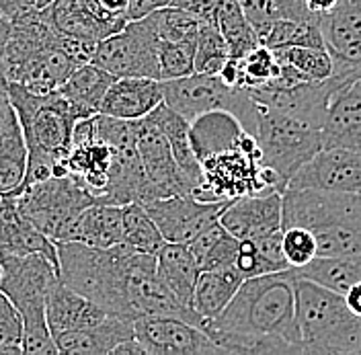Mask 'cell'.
<instances>
[{
	"label": "cell",
	"instance_id": "cell-50",
	"mask_svg": "<svg viewBox=\"0 0 361 355\" xmlns=\"http://www.w3.org/2000/svg\"><path fill=\"white\" fill-rule=\"evenodd\" d=\"M111 354L115 355H146L144 354V347L140 345V341L132 337V339H128V341H123V343H119L115 349H113Z\"/></svg>",
	"mask_w": 361,
	"mask_h": 355
},
{
	"label": "cell",
	"instance_id": "cell-29",
	"mask_svg": "<svg viewBox=\"0 0 361 355\" xmlns=\"http://www.w3.org/2000/svg\"><path fill=\"white\" fill-rule=\"evenodd\" d=\"M27 173V144L15 109L0 128V198L21 193Z\"/></svg>",
	"mask_w": 361,
	"mask_h": 355
},
{
	"label": "cell",
	"instance_id": "cell-43",
	"mask_svg": "<svg viewBox=\"0 0 361 355\" xmlns=\"http://www.w3.org/2000/svg\"><path fill=\"white\" fill-rule=\"evenodd\" d=\"M281 234L283 230H275L269 234H263V236H257V239H250L255 243V248L259 251V255L263 257L265 265L273 271H283V269H290V263L283 255V248H281Z\"/></svg>",
	"mask_w": 361,
	"mask_h": 355
},
{
	"label": "cell",
	"instance_id": "cell-4",
	"mask_svg": "<svg viewBox=\"0 0 361 355\" xmlns=\"http://www.w3.org/2000/svg\"><path fill=\"white\" fill-rule=\"evenodd\" d=\"M60 279L58 267L37 253H0V291L21 314L23 354H58L45 320V302Z\"/></svg>",
	"mask_w": 361,
	"mask_h": 355
},
{
	"label": "cell",
	"instance_id": "cell-16",
	"mask_svg": "<svg viewBox=\"0 0 361 355\" xmlns=\"http://www.w3.org/2000/svg\"><path fill=\"white\" fill-rule=\"evenodd\" d=\"M288 187L333 193H361V152L347 148H320L295 171Z\"/></svg>",
	"mask_w": 361,
	"mask_h": 355
},
{
	"label": "cell",
	"instance_id": "cell-46",
	"mask_svg": "<svg viewBox=\"0 0 361 355\" xmlns=\"http://www.w3.org/2000/svg\"><path fill=\"white\" fill-rule=\"evenodd\" d=\"M171 2L173 0H130V4H128V21L142 19V17L150 15L157 8L169 6Z\"/></svg>",
	"mask_w": 361,
	"mask_h": 355
},
{
	"label": "cell",
	"instance_id": "cell-24",
	"mask_svg": "<svg viewBox=\"0 0 361 355\" xmlns=\"http://www.w3.org/2000/svg\"><path fill=\"white\" fill-rule=\"evenodd\" d=\"M107 316V312L97 306L87 296L78 294L76 289L68 288L62 279H58L45 302V320L49 327L51 337L64 331L87 329L97 323H101Z\"/></svg>",
	"mask_w": 361,
	"mask_h": 355
},
{
	"label": "cell",
	"instance_id": "cell-49",
	"mask_svg": "<svg viewBox=\"0 0 361 355\" xmlns=\"http://www.w3.org/2000/svg\"><path fill=\"white\" fill-rule=\"evenodd\" d=\"M343 298H345V304H347V308L353 312V314L361 316V282L353 284L351 288L343 294Z\"/></svg>",
	"mask_w": 361,
	"mask_h": 355
},
{
	"label": "cell",
	"instance_id": "cell-9",
	"mask_svg": "<svg viewBox=\"0 0 361 355\" xmlns=\"http://www.w3.org/2000/svg\"><path fill=\"white\" fill-rule=\"evenodd\" d=\"M157 45L158 37L154 29L146 17H142L128 21L119 31L101 40L90 56V62L111 72L115 78L146 76L160 80Z\"/></svg>",
	"mask_w": 361,
	"mask_h": 355
},
{
	"label": "cell",
	"instance_id": "cell-30",
	"mask_svg": "<svg viewBox=\"0 0 361 355\" xmlns=\"http://www.w3.org/2000/svg\"><path fill=\"white\" fill-rule=\"evenodd\" d=\"M243 275L236 267H222V269H207L200 271L195 288H193V311L203 320L216 318L224 311L226 304L232 300L236 289L243 284Z\"/></svg>",
	"mask_w": 361,
	"mask_h": 355
},
{
	"label": "cell",
	"instance_id": "cell-53",
	"mask_svg": "<svg viewBox=\"0 0 361 355\" xmlns=\"http://www.w3.org/2000/svg\"><path fill=\"white\" fill-rule=\"evenodd\" d=\"M8 33H11V21L0 15V47L8 40Z\"/></svg>",
	"mask_w": 361,
	"mask_h": 355
},
{
	"label": "cell",
	"instance_id": "cell-23",
	"mask_svg": "<svg viewBox=\"0 0 361 355\" xmlns=\"http://www.w3.org/2000/svg\"><path fill=\"white\" fill-rule=\"evenodd\" d=\"M134 337V320L107 314L101 323L54 335V343L58 347V354L68 355H105Z\"/></svg>",
	"mask_w": 361,
	"mask_h": 355
},
{
	"label": "cell",
	"instance_id": "cell-19",
	"mask_svg": "<svg viewBox=\"0 0 361 355\" xmlns=\"http://www.w3.org/2000/svg\"><path fill=\"white\" fill-rule=\"evenodd\" d=\"M45 11L60 33L94 44L113 35L128 23L105 13L94 0H54L45 6Z\"/></svg>",
	"mask_w": 361,
	"mask_h": 355
},
{
	"label": "cell",
	"instance_id": "cell-25",
	"mask_svg": "<svg viewBox=\"0 0 361 355\" xmlns=\"http://www.w3.org/2000/svg\"><path fill=\"white\" fill-rule=\"evenodd\" d=\"M0 253H37L58 267V246L21 214L15 198H0Z\"/></svg>",
	"mask_w": 361,
	"mask_h": 355
},
{
	"label": "cell",
	"instance_id": "cell-11",
	"mask_svg": "<svg viewBox=\"0 0 361 355\" xmlns=\"http://www.w3.org/2000/svg\"><path fill=\"white\" fill-rule=\"evenodd\" d=\"M134 142L144 175L150 185L152 200L179 195V193H193L195 183L179 169L171 144L164 133L157 128V124L148 117L132 121ZM150 200V201H152Z\"/></svg>",
	"mask_w": 361,
	"mask_h": 355
},
{
	"label": "cell",
	"instance_id": "cell-6",
	"mask_svg": "<svg viewBox=\"0 0 361 355\" xmlns=\"http://www.w3.org/2000/svg\"><path fill=\"white\" fill-rule=\"evenodd\" d=\"M200 167L202 179L193 189V198L197 200L230 201L240 195L267 193L259 179L261 150L250 133L245 136L236 148L203 158Z\"/></svg>",
	"mask_w": 361,
	"mask_h": 355
},
{
	"label": "cell",
	"instance_id": "cell-12",
	"mask_svg": "<svg viewBox=\"0 0 361 355\" xmlns=\"http://www.w3.org/2000/svg\"><path fill=\"white\" fill-rule=\"evenodd\" d=\"M316 19L333 60V76L353 85L361 76V0H338Z\"/></svg>",
	"mask_w": 361,
	"mask_h": 355
},
{
	"label": "cell",
	"instance_id": "cell-28",
	"mask_svg": "<svg viewBox=\"0 0 361 355\" xmlns=\"http://www.w3.org/2000/svg\"><path fill=\"white\" fill-rule=\"evenodd\" d=\"M113 80L115 76L111 72L99 68L92 62H87L72 70V74L56 90L66 99L68 105L76 112V115L85 119L99 113L101 101Z\"/></svg>",
	"mask_w": 361,
	"mask_h": 355
},
{
	"label": "cell",
	"instance_id": "cell-48",
	"mask_svg": "<svg viewBox=\"0 0 361 355\" xmlns=\"http://www.w3.org/2000/svg\"><path fill=\"white\" fill-rule=\"evenodd\" d=\"M29 6H33V0H0V15L11 21L15 15H19Z\"/></svg>",
	"mask_w": 361,
	"mask_h": 355
},
{
	"label": "cell",
	"instance_id": "cell-37",
	"mask_svg": "<svg viewBox=\"0 0 361 355\" xmlns=\"http://www.w3.org/2000/svg\"><path fill=\"white\" fill-rule=\"evenodd\" d=\"M271 52L275 54L277 62L290 64L310 80H326L333 74V60L324 47L283 45Z\"/></svg>",
	"mask_w": 361,
	"mask_h": 355
},
{
	"label": "cell",
	"instance_id": "cell-8",
	"mask_svg": "<svg viewBox=\"0 0 361 355\" xmlns=\"http://www.w3.org/2000/svg\"><path fill=\"white\" fill-rule=\"evenodd\" d=\"M21 214L56 243L58 234L97 198L66 175H54L13 195Z\"/></svg>",
	"mask_w": 361,
	"mask_h": 355
},
{
	"label": "cell",
	"instance_id": "cell-2",
	"mask_svg": "<svg viewBox=\"0 0 361 355\" xmlns=\"http://www.w3.org/2000/svg\"><path fill=\"white\" fill-rule=\"evenodd\" d=\"M205 333L224 354H302L292 267L243 279Z\"/></svg>",
	"mask_w": 361,
	"mask_h": 355
},
{
	"label": "cell",
	"instance_id": "cell-20",
	"mask_svg": "<svg viewBox=\"0 0 361 355\" xmlns=\"http://www.w3.org/2000/svg\"><path fill=\"white\" fill-rule=\"evenodd\" d=\"M162 103V85L146 76H117L107 89L99 113L134 121L146 117Z\"/></svg>",
	"mask_w": 361,
	"mask_h": 355
},
{
	"label": "cell",
	"instance_id": "cell-14",
	"mask_svg": "<svg viewBox=\"0 0 361 355\" xmlns=\"http://www.w3.org/2000/svg\"><path fill=\"white\" fill-rule=\"evenodd\" d=\"M134 337L146 355L224 354L205 331L179 316L150 314L134 320Z\"/></svg>",
	"mask_w": 361,
	"mask_h": 355
},
{
	"label": "cell",
	"instance_id": "cell-27",
	"mask_svg": "<svg viewBox=\"0 0 361 355\" xmlns=\"http://www.w3.org/2000/svg\"><path fill=\"white\" fill-rule=\"evenodd\" d=\"M157 275L183 306L193 311V288L200 267L187 244L162 243L157 253Z\"/></svg>",
	"mask_w": 361,
	"mask_h": 355
},
{
	"label": "cell",
	"instance_id": "cell-21",
	"mask_svg": "<svg viewBox=\"0 0 361 355\" xmlns=\"http://www.w3.org/2000/svg\"><path fill=\"white\" fill-rule=\"evenodd\" d=\"M85 243L99 248H109L123 243L121 205L94 201L82 210L66 228L58 234L56 243Z\"/></svg>",
	"mask_w": 361,
	"mask_h": 355
},
{
	"label": "cell",
	"instance_id": "cell-17",
	"mask_svg": "<svg viewBox=\"0 0 361 355\" xmlns=\"http://www.w3.org/2000/svg\"><path fill=\"white\" fill-rule=\"evenodd\" d=\"M111 148L94 132V115L78 119L72 130L70 150L64 158V175L99 198L109 181Z\"/></svg>",
	"mask_w": 361,
	"mask_h": 355
},
{
	"label": "cell",
	"instance_id": "cell-42",
	"mask_svg": "<svg viewBox=\"0 0 361 355\" xmlns=\"http://www.w3.org/2000/svg\"><path fill=\"white\" fill-rule=\"evenodd\" d=\"M23 323L15 304L0 291V355H19Z\"/></svg>",
	"mask_w": 361,
	"mask_h": 355
},
{
	"label": "cell",
	"instance_id": "cell-10",
	"mask_svg": "<svg viewBox=\"0 0 361 355\" xmlns=\"http://www.w3.org/2000/svg\"><path fill=\"white\" fill-rule=\"evenodd\" d=\"M347 87L351 85L343 83L341 78L331 74L326 80H304L293 87L261 85V87L248 89V92L259 107L288 115L320 130L333 95Z\"/></svg>",
	"mask_w": 361,
	"mask_h": 355
},
{
	"label": "cell",
	"instance_id": "cell-35",
	"mask_svg": "<svg viewBox=\"0 0 361 355\" xmlns=\"http://www.w3.org/2000/svg\"><path fill=\"white\" fill-rule=\"evenodd\" d=\"M121 222H123V244L132 246L140 253L157 255L164 239L142 203L121 205Z\"/></svg>",
	"mask_w": 361,
	"mask_h": 355
},
{
	"label": "cell",
	"instance_id": "cell-32",
	"mask_svg": "<svg viewBox=\"0 0 361 355\" xmlns=\"http://www.w3.org/2000/svg\"><path fill=\"white\" fill-rule=\"evenodd\" d=\"M293 273L295 277L312 279L324 288L345 294L353 284L361 282V255L314 257L310 263L293 269Z\"/></svg>",
	"mask_w": 361,
	"mask_h": 355
},
{
	"label": "cell",
	"instance_id": "cell-52",
	"mask_svg": "<svg viewBox=\"0 0 361 355\" xmlns=\"http://www.w3.org/2000/svg\"><path fill=\"white\" fill-rule=\"evenodd\" d=\"M11 109H13V105H11V101H8L6 85H4V78L0 76V128H2V124H4V119H6V115L11 113Z\"/></svg>",
	"mask_w": 361,
	"mask_h": 355
},
{
	"label": "cell",
	"instance_id": "cell-5",
	"mask_svg": "<svg viewBox=\"0 0 361 355\" xmlns=\"http://www.w3.org/2000/svg\"><path fill=\"white\" fill-rule=\"evenodd\" d=\"M162 101L180 113L185 119H193L205 112L232 113L245 132L257 133L259 126V105L250 97L248 89H232L220 80L218 74H200L191 72L187 76L160 80Z\"/></svg>",
	"mask_w": 361,
	"mask_h": 355
},
{
	"label": "cell",
	"instance_id": "cell-33",
	"mask_svg": "<svg viewBox=\"0 0 361 355\" xmlns=\"http://www.w3.org/2000/svg\"><path fill=\"white\" fill-rule=\"evenodd\" d=\"M187 246L191 255L195 257L200 271L222 269V267H234V259L238 253V239L232 236L224 226L216 220L207 228H203L197 236H193Z\"/></svg>",
	"mask_w": 361,
	"mask_h": 355
},
{
	"label": "cell",
	"instance_id": "cell-15",
	"mask_svg": "<svg viewBox=\"0 0 361 355\" xmlns=\"http://www.w3.org/2000/svg\"><path fill=\"white\" fill-rule=\"evenodd\" d=\"M228 201H202L193 193H179L144 203L166 243L187 244L203 228L216 222Z\"/></svg>",
	"mask_w": 361,
	"mask_h": 355
},
{
	"label": "cell",
	"instance_id": "cell-22",
	"mask_svg": "<svg viewBox=\"0 0 361 355\" xmlns=\"http://www.w3.org/2000/svg\"><path fill=\"white\" fill-rule=\"evenodd\" d=\"M320 146L361 152V95L353 87L333 95L320 126Z\"/></svg>",
	"mask_w": 361,
	"mask_h": 355
},
{
	"label": "cell",
	"instance_id": "cell-18",
	"mask_svg": "<svg viewBox=\"0 0 361 355\" xmlns=\"http://www.w3.org/2000/svg\"><path fill=\"white\" fill-rule=\"evenodd\" d=\"M218 222L238 241L257 239L281 228V193H252L230 200Z\"/></svg>",
	"mask_w": 361,
	"mask_h": 355
},
{
	"label": "cell",
	"instance_id": "cell-7",
	"mask_svg": "<svg viewBox=\"0 0 361 355\" xmlns=\"http://www.w3.org/2000/svg\"><path fill=\"white\" fill-rule=\"evenodd\" d=\"M255 140L261 150V162L271 167L286 187L295 171L322 148L318 128L263 107H259Z\"/></svg>",
	"mask_w": 361,
	"mask_h": 355
},
{
	"label": "cell",
	"instance_id": "cell-36",
	"mask_svg": "<svg viewBox=\"0 0 361 355\" xmlns=\"http://www.w3.org/2000/svg\"><path fill=\"white\" fill-rule=\"evenodd\" d=\"M146 19L154 29L158 40L166 42H195L200 27L203 25L200 17L173 4L152 11L150 15H146Z\"/></svg>",
	"mask_w": 361,
	"mask_h": 355
},
{
	"label": "cell",
	"instance_id": "cell-34",
	"mask_svg": "<svg viewBox=\"0 0 361 355\" xmlns=\"http://www.w3.org/2000/svg\"><path fill=\"white\" fill-rule=\"evenodd\" d=\"M216 23L226 40L230 58H243L259 45L257 33L247 19L245 11L240 8L238 0H226L218 11Z\"/></svg>",
	"mask_w": 361,
	"mask_h": 355
},
{
	"label": "cell",
	"instance_id": "cell-1",
	"mask_svg": "<svg viewBox=\"0 0 361 355\" xmlns=\"http://www.w3.org/2000/svg\"><path fill=\"white\" fill-rule=\"evenodd\" d=\"M58 275L68 288L87 296L107 314L135 320L166 314L205 329L195 311L183 306L157 275V255L128 244L99 248L85 243H56Z\"/></svg>",
	"mask_w": 361,
	"mask_h": 355
},
{
	"label": "cell",
	"instance_id": "cell-55",
	"mask_svg": "<svg viewBox=\"0 0 361 355\" xmlns=\"http://www.w3.org/2000/svg\"><path fill=\"white\" fill-rule=\"evenodd\" d=\"M351 87H353V89L357 90V92H360V95H361V76H360V78H357V80H355V83H353V85H351Z\"/></svg>",
	"mask_w": 361,
	"mask_h": 355
},
{
	"label": "cell",
	"instance_id": "cell-38",
	"mask_svg": "<svg viewBox=\"0 0 361 355\" xmlns=\"http://www.w3.org/2000/svg\"><path fill=\"white\" fill-rule=\"evenodd\" d=\"M230 58L228 45L222 37L220 29L216 25L203 23L195 40V52H193V72L200 74H218L220 68Z\"/></svg>",
	"mask_w": 361,
	"mask_h": 355
},
{
	"label": "cell",
	"instance_id": "cell-39",
	"mask_svg": "<svg viewBox=\"0 0 361 355\" xmlns=\"http://www.w3.org/2000/svg\"><path fill=\"white\" fill-rule=\"evenodd\" d=\"M195 42H166L158 40L157 58L160 80H171L193 72Z\"/></svg>",
	"mask_w": 361,
	"mask_h": 355
},
{
	"label": "cell",
	"instance_id": "cell-31",
	"mask_svg": "<svg viewBox=\"0 0 361 355\" xmlns=\"http://www.w3.org/2000/svg\"><path fill=\"white\" fill-rule=\"evenodd\" d=\"M148 119H152L157 124V128L164 133V138L171 144L173 156L179 164V169L195 183V187L200 185L202 179V167L200 160L195 158L191 150V142H189V119H185L180 113L171 109L164 101L158 105L157 109L146 115Z\"/></svg>",
	"mask_w": 361,
	"mask_h": 355
},
{
	"label": "cell",
	"instance_id": "cell-51",
	"mask_svg": "<svg viewBox=\"0 0 361 355\" xmlns=\"http://www.w3.org/2000/svg\"><path fill=\"white\" fill-rule=\"evenodd\" d=\"M338 0H304V4H306V8L312 13V15H324V13H329L335 4H337Z\"/></svg>",
	"mask_w": 361,
	"mask_h": 355
},
{
	"label": "cell",
	"instance_id": "cell-26",
	"mask_svg": "<svg viewBox=\"0 0 361 355\" xmlns=\"http://www.w3.org/2000/svg\"><path fill=\"white\" fill-rule=\"evenodd\" d=\"M248 132L240 121L228 112H205L189 121V142L195 158H203L230 148H236Z\"/></svg>",
	"mask_w": 361,
	"mask_h": 355
},
{
	"label": "cell",
	"instance_id": "cell-47",
	"mask_svg": "<svg viewBox=\"0 0 361 355\" xmlns=\"http://www.w3.org/2000/svg\"><path fill=\"white\" fill-rule=\"evenodd\" d=\"M105 13H109L111 17H119L128 21V4L130 0H94Z\"/></svg>",
	"mask_w": 361,
	"mask_h": 355
},
{
	"label": "cell",
	"instance_id": "cell-44",
	"mask_svg": "<svg viewBox=\"0 0 361 355\" xmlns=\"http://www.w3.org/2000/svg\"><path fill=\"white\" fill-rule=\"evenodd\" d=\"M226 0H173L171 4L173 6H179L185 8L189 13H193L195 17H200L203 23H209V25H216V17H218V11L220 6L224 4Z\"/></svg>",
	"mask_w": 361,
	"mask_h": 355
},
{
	"label": "cell",
	"instance_id": "cell-41",
	"mask_svg": "<svg viewBox=\"0 0 361 355\" xmlns=\"http://www.w3.org/2000/svg\"><path fill=\"white\" fill-rule=\"evenodd\" d=\"M281 248H283V255H286L290 267H293V269L304 267L316 257L314 234L306 228H300V226L283 228Z\"/></svg>",
	"mask_w": 361,
	"mask_h": 355
},
{
	"label": "cell",
	"instance_id": "cell-3",
	"mask_svg": "<svg viewBox=\"0 0 361 355\" xmlns=\"http://www.w3.org/2000/svg\"><path fill=\"white\" fill-rule=\"evenodd\" d=\"M6 92L27 144V173L23 189L54 175H64L72 130L80 119L58 92H33L17 83H6ZM21 189V191H23Z\"/></svg>",
	"mask_w": 361,
	"mask_h": 355
},
{
	"label": "cell",
	"instance_id": "cell-13",
	"mask_svg": "<svg viewBox=\"0 0 361 355\" xmlns=\"http://www.w3.org/2000/svg\"><path fill=\"white\" fill-rule=\"evenodd\" d=\"M351 314L353 312L347 308L343 294L312 279L295 277V320L302 339V354H316L320 341Z\"/></svg>",
	"mask_w": 361,
	"mask_h": 355
},
{
	"label": "cell",
	"instance_id": "cell-40",
	"mask_svg": "<svg viewBox=\"0 0 361 355\" xmlns=\"http://www.w3.org/2000/svg\"><path fill=\"white\" fill-rule=\"evenodd\" d=\"M240 62H243V74H245V89L261 87L279 74V62L275 54L269 47L261 44L255 49H250L247 56H243Z\"/></svg>",
	"mask_w": 361,
	"mask_h": 355
},
{
	"label": "cell",
	"instance_id": "cell-54",
	"mask_svg": "<svg viewBox=\"0 0 361 355\" xmlns=\"http://www.w3.org/2000/svg\"><path fill=\"white\" fill-rule=\"evenodd\" d=\"M49 2H54V0H33V6H39L42 8V6H47Z\"/></svg>",
	"mask_w": 361,
	"mask_h": 355
},
{
	"label": "cell",
	"instance_id": "cell-45",
	"mask_svg": "<svg viewBox=\"0 0 361 355\" xmlns=\"http://www.w3.org/2000/svg\"><path fill=\"white\" fill-rule=\"evenodd\" d=\"M220 80L232 87V89H245V74H243V62L240 58H228L224 66L218 72Z\"/></svg>",
	"mask_w": 361,
	"mask_h": 355
}]
</instances>
